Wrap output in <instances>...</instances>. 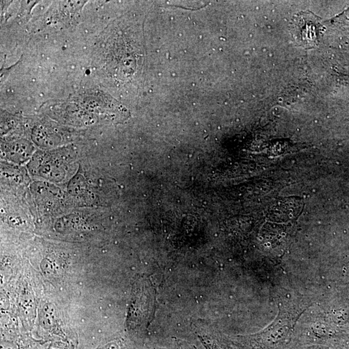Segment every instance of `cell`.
I'll return each mask as SVG.
<instances>
[{
  "label": "cell",
  "mask_w": 349,
  "mask_h": 349,
  "mask_svg": "<svg viewBox=\"0 0 349 349\" xmlns=\"http://www.w3.org/2000/svg\"><path fill=\"white\" fill-rule=\"evenodd\" d=\"M292 33L295 41L303 48H314L321 37L320 19L312 13L299 14L293 21Z\"/></svg>",
  "instance_id": "1"
}]
</instances>
